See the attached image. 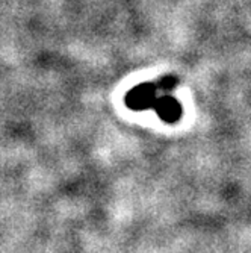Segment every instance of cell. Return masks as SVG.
I'll return each mask as SVG.
<instances>
[{"mask_svg":"<svg viewBox=\"0 0 251 253\" xmlns=\"http://www.w3.org/2000/svg\"><path fill=\"white\" fill-rule=\"evenodd\" d=\"M153 109L162 122L171 123V125L177 123L181 119V116H183L181 103L168 93H164L162 96H157V99L153 105Z\"/></svg>","mask_w":251,"mask_h":253,"instance_id":"2","label":"cell"},{"mask_svg":"<svg viewBox=\"0 0 251 253\" xmlns=\"http://www.w3.org/2000/svg\"><path fill=\"white\" fill-rule=\"evenodd\" d=\"M157 89L162 91V93H171V91H174L179 85V79L174 76V75H165L162 76L161 79L157 81Z\"/></svg>","mask_w":251,"mask_h":253,"instance_id":"3","label":"cell"},{"mask_svg":"<svg viewBox=\"0 0 251 253\" xmlns=\"http://www.w3.org/2000/svg\"><path fill=\"white\" fill-rule=\"evenodd\" d=\"M157 85L153 82H143L133 86L124 97L126 106L132 111H145L153 108L157 99Z\"/></svg>","mask_w":251,"mask_h":253,"instance_id":"1","label":"cell"}]
</instances>
